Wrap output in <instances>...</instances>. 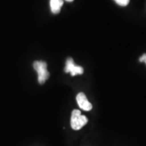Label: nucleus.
Returning a JSON list of instances; mask_svg holds the SVG:
<instances>
[{
	"label": "nucleus",
	"instance_id": "f257e3e1",
	"mask_svg": "<svg viewBox=\"0 0 146 146\" xmlns=\"http://www.w3.org/2000/svg\"><path fill=\"white\" fill-rule=\"evenodd\" d=\"M88 123V119L84 115H81V111L74 110L71 114L70 126L73 130L78 131Z\"/></svg>",
	"mask_w": 146,
	"mask_h": 146
},
{
	"label": "nucleus",
	"instance_id": "f03ea898",
	"mask_svg": "<svg viewBox=\"0 0 146 146\" xmlns=\"http://www.w3.org/2000/svg\"><path fill=\"white\" fill-rule=\"evenodd\" d=\"M47 64L43 61H35L33 63V68L38 74V82L40 84L45 83L50 76V73L47 71Z\"/></svg>",
	"mask_w": 146,
	"mask_h": 146
},
{
	"label": "nucleus",
	"instance_id": "7ed1b4c3",
	"mask_svg": "<svg viewBox=\"0 0 146 146\" xmlns=\"http://www.w3.org/2000/svg\"><path fill=\"white\" fill-rule=\"evenodd\" d=\"M64 72L66 73L70 72L71 76H74L77 75V74H82L84 70L83 67L74 64V60H73L72 58H68L66 60V62Z\"/></svg>",
	"mask_w": 146,
	"mask_h": 146
},
{
	"label": "nucleus",
	"instance_id": "20e7f679",
	"mask_svg": "<svg viewBox=\"0 0 146 146\" xmlns=\"http://www.w3.org/2000/svg\"><path fill=\"white\" fill-rule=\"evenodd\" d=\"M76 102L80 108L85 111H89L92 109V105L87 99V97L83 93H79L76 96Z\"/></svg>",
	"mask_w": 146,
	"mask_h": 146
},
{
	"label": "nucleus",
	"instance_id": "39448f33",
	"mask_svg": "<svg viewBox=\"0 0 146 146\" xmlns=\"http://www.w3.org/2000/svg\"><path fill=\"white\" fill-rule=\"evenodd\" d=\"M63 3V0H50V5L52 13L55 14L59 13Z\"/></svg>",
	"mask_w": 146,
	"mask_h": 146
},
{
	"label": "nucleus",
	"instance_id": "423d86ee",
	"mask_svg": "<svg viewBox=\"0 0 146 146\" xmlns=\"http://www.w3.org/2000/svg\"><path fill=\"white\" fill-rule=\"evenodd\" d=\"M114 1L120 6H126L129 4L130 0H114Z\"/></svg>",
	"mask_w": 146,
	"mask_h": 146
},
{
	"label": "nucleus",
	"instance_id": "0eeeda50",
	"mask_svg": "<svg viewBox=\"0 0 146 146\" xmlns=\"http://www.w3.org/2000/svg\"><path fill=\"white\" fill-rule=\"evenodd\" d=\"M140 62H145L146 64V54H144L143 56L139 58Z\"/></svg>",
	"mask_w": 146,
	"mask_h": 146
},
{
	"label": "nucleus",
	"instance_id": "6e6552de",
	"mask_svg": "<svg viewBox=\"0 0 146 146\" xmlns=\"http://www.w3.org/2000/svg\"><path fill=\"white\" fill-rule=\"evenodd\" d=\"M66 1H68V2H72V1H74V0H66Z\"/></svg>",
	"mask_w": 146,
	"mask_h": 146
}]
</instances>
